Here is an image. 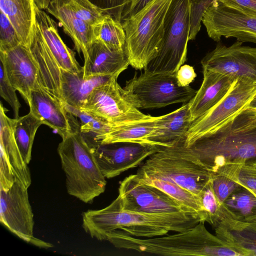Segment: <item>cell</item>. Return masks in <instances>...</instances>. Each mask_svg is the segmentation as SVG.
Instances as JSON below:
<instances>
[{"instance_id": "43", "label": "cell", "mask_w": 256, "mask_h": 256, "mask_svg": "<svg viewBox=\"0 0 256 256\" xmlns=\"http://www.w3.org/2000/svg\"><path fill=\"white\" fill-rule=\"evenodd\" d=\"M246 14L256 16V0H216Z\"/></svg>"}, {"instance_id": "21", "label": "cell", "mask_w": 256, "mask_h": 256, "mask_svg": "<svg viewBox=\"0 0 256 256\" xmlns=\"http://www.w3.org/2000/svg\"><path fill=\"white\" fill-rule=\"evenodd\" d=\"M129 65L124 50H112L94 40L84 58L82 70L86 76L120 75Z\"/></svg>"}, {"instance_id": "19", "label": "cell", "mask_w": 256, "mask_h": 256, "mask_svg": "<svg viewBox=\"0 0 256 256\" xmlns=\"http://www.w3.org/2000/svg\"><path fill=\"white\" fill-rule=\"evenodd\" d=\"M29 48L38 67L40 86L62 102L61 68L50 51L36 20Z\"/></svg>"}, {"instance_id": "31", "label": "cell", "mask_w": 256, "mask_h": 256, "mask_svg": "<svg viewBox=\"0 0 256 256\" xmlns=\"http://www.w3.org/2000/svg\"><path fill=\"white\" fill-rule=\"evenodd\" d=\"M42 122L30 112L24 116L14 118V138L25 162L28 164L32 158V151L36 134Z\"/></svg>"}, {"instance_id": "13", "label": "cell", "mask_w": 256, "mask_h": 256, "mask_svg": "<svg viewBox=\"0 0 256 256\" xmlns=\"http://www.w3.org/2000/svg\"><path fill=\"white\" fill-rule=\"evenodd\" d=\"M27 188L16 177L8 190H0V221L10 231L34 244V214Z\"/></svg>"}, {"instance_id": "37", "label": "cell", "mask_w": 256, "mask_h": 256, "mask_svg": "<svg viewBox=\"0 0 256 256\" xmlns=\"http://www.w3.org/2000/svg\"><path fill=\"white\" fill-rule=\"evenodd\" d=\"M216 0H189L190 30L188 40H194L201 28V22L207 10Z\"/></svg>"}, {"instance_id": "39", "label": "cell", "mask_w": 256, "mask_h": 256, "mask_svg": "<svg viewBox=\"0 0 256 256\" xmlns=\"http://www.w3.org/2000/svg\"><path fill=\"white\" fill-rule=\"evenodd\" d=\"M0 94L10 105L12 109L14 118L20 116L19 110L21 104L16 94V90L13 86L6 75L3 64H0Z\"/></svg>"}, {"instance_id": "12", "label": "cell", "mask_w": 256, "mask_h": 256, "mask_svg": "<svg viewBox=\"0 0 256 256\" xmlns=\"http://www.w3.org/2000/svg\"><path fill=\"white\" fill-rule=\"evenodd\" d=\"M202 22L208 36L218 42L222 37L256 44V16L246 14L215 0Z\"/></svg>"}, {"instance_id": "33", "label": "cell", "mask_w": 256, "mask_h": 256, "mask_svg": "<svg viewBox=\"0 0 256 256\" xmlns=\"http://www.w3.org/2000/svg\"><path fill=\"white\" fill-rule=\"evenodd\" d=\"M242 164H226L211 174L212 186L218 202L222 206L226 199L240 186L236 180Z\"/></svg>"}, {"instance_id": "36", "label": "cell", "mask_w": 256, "mask_h": 256, "mask_svg": "<svg viewBox=\"0 0 256 256\" xmlns=\"http://www.w3.org/2000/svg\"><path fill=\"white\" fill-rule=\"evenodd\" d=\"M68 3L78 18L92 26L100 22L105 15L88 0H68Z\"/></svg>"}, {"instance_id": "44", "label": "cell", "mask_w": 256, "mask_h": 256, "mask_svg": "<svg viewBox=\"0 0 256 256\" xmlns=\"http://www.w3.org/2000/svg\"><path fill=\"white\" fill-rule=\"evenodd\" d=\"M176 78L180 86H190L196 76L194 68L188 64H183L176 72Z\"/></svg>"}, {"instance_id": "18", "label": "cell", "mask_w": 256, "mask_h": 256, "mask_svg": "<svg viewBox=\"0 0 256 256\" xmlns=\"http://www.w3.org/2000/svg\"><path fill=\"white\" fill-rule=\"evenodd\" d=\"M202 73L201 86L188 102L192 122L202 116L223 98L236 79L206 68H202Z\"/></svg>"}, {"instance_id": "34", "label": "cell", "mask_w": 256, "mask_h": 256, "mask_svg": "<svg viewBox=\"0 0 256 256\" xmlns=\"http://www.w3.org/2000/svg\"><path fill=\"white\" fill-rule=\"evenodd\" d=\"M63 104L70 114L80 120V130L82 134H90L94 137L106 134L117 125L122 124L110 122L104 118L88 114L65 103Z\"/></svg>"}, {"instance_id": "23", "label": "cell", "mask_w": 256, "mask_h": 256, "mask_svg": "<svg viewBox=\"0 0 256 256\" xmlns=\"http://www.w3.org/2000/svg\"><path fill=\"white\" fill-rule=\"evenodd\" d=\"M188 102L174 111L160 116L158 128L148 139L151 144L172 146L185 142L192 123Z\"/></svg>"}, {"instance_id": "16", "label": "cell", "mask_w": 256, "mask_h": 256, "mask_svg": "<svg viewBox=\"0 0 256 256\" xmlns=\"http://www.w3.org/2000/svg\"><path fill=\"white\" fill-rule=\"evenodd\" d=\"M0 60L9 80L28 104L32 91L41 87L38 67L29 48L20 44L0 51Z\"/></svg>"}, {"instance_id": "40", "label": "cell", "mask_w": 256, "mask_h": 256, "mask_svg": "<svg viewBox=\"0 0 256 256\" xmlns=\"http://www.w3.org/2000/svg\"><path fill=\"white\" fill-rule=\"evenodd\" d=\"M104 14L111 16L121 22L124 10L131 0H88Z\"/></svg>"}, {"instance_id": "45", "label": "cell", "mask_w": 256, "mask_h": 256, "mask_svg": "<svg viewBox=\"0 0 256 256\" xmlns=\"http://www.w3.org/2000/svg\"><path fill=\"white\" fill-rule=\"evenodd\" d=\"M152 0H131L126 6V8H127L126 10L123 12L122 21L133 16Z\"/></svg>"}, {"instance_id": "24", "label": "cell", "mask_w": 256, "mask_h": 256, "mask_svg": "<svg viewBox=\"0 0 256 256\" xmlns=\"http://www.w3.org/2000/svg\"><path fill=\"white\" fill-rule=\"evenodd\" d=\"M35 20L46 43L56 61L63 70L76 72L82 70L75 57L74 52L62 41L55 22L34 3Z\"/></svg>"}, {"instance_id": "48", "label": "cell", "mask_w": 256, "mask_h": 256, "mask_svg": "<svg viewBox=\"0 0 256 256\" xmlns=\"http://www.w3.org/2000/svg\"><path fill=\"white\" fill-rule=\"evenodd\" d=\"M245 164L256 168V159L248 161L246 162Z\"/></svg>"}, {"instance_id": "32", "label": "cell", "mask_w": 256, "mask_h": 256, "mask_svg": "<svg viewBox=\"0 0 256 256\" xmlns=\"http://www.w3.org/2000/svg\"><path fill=\"white\" fill-rule=\"evenodd\" d=\"M94 40L110 48L124 50L126 34L121 22L105 14L102 20L93 26Z\"/></svg>"}, {"instance_id": "29", "label": "cell", "mask_w": 256, "mask_h": 256, "mask_svg": "<svg viewBox=\"0 0 256 256\" xmlns=\"http://www.w3.org/2000/svg\"><path fill=\"white\" fill-rule=\"evenodd\" d=\"M224 218L244 222H256V197L241 186L222 204Z\"/></svg>"}, {"instance_id": "17", "label": "cell", "mask_w": 256, "mask_h": 256, "mask_svg": "<svg viewBox=\"0 0 256 256\" xmlns=\"http://www.w3.org/2000/svg\"><path fill=\"white\" fill-rule=\"evenodd\" d=\"M28 104L30 112L42 124L56 131L62 139L74 131L70 120L71 114L60 100L43 88L32 91Z\"/></svg>"}, {"instance_id": "49", "label": "cell", "mask_w": 256, "mask_h": 256, "mask_svg": "<svg viewBox=\"0 0 256 256\" xmlns=\"http://www.w3.org/2000/svg\"><path fill=\"white\" fill-rule=\"evenodd\" d=\"M249 106H250V107H252L254 108H256V96L252 100V101L251 102Z\"/></svg>"}, {"instance_id": "1", "label": "cell", "mask_w": 256, "mask_h": 256, "mask_svg": "<svg viewBox=\"0 0 256 256\" xmlns=\"http://www.w3.org/2000/svg\"><path fill=\"white\" fill-rule=\"evenodd\" d=\"M246 108L187 146L211 174L225 165L256 159V118Z\"/></svg>"}, {"instance_id": "15", "label": "cell", "mask_w": 256, "mask_h": 256, "mask_svg": "<svg viewBox=\"0 0 256 256\" xmlns=\"http://www.w3.org/2000/svg\"><path fill=\"white\" fill-rule=\"evenodd\" d=\"M92 152L106 178H110L130 169L140 166L160 146L139 143H123L121 146H110L96 142L90 143Z\"/></svg>"}, {"instance_id": "22", "label": "cell", "mask_w": 256, "mask_h": 256, "mask_svg": "<svg viewBox=\"0 0 256 256\" xmlns=\"http://www.w3.org/2000/svg\"><path fill=\"white\" fill-rule=\"evenodd\" d=\"M114 76H86L82 68L76 72L61 68L60 91L62 102L80 109L92 91Z\"/></svg>"}, {"instance_id": "50", "label": "cell", "mask_w": 256, "mask_h": 256, "mask_svg": "<svg viewBox=\"0 0 256 256\" xmlns=\"http://www.w3.org/2000/svg\"></svg>"}, {"instance_id": "35", "label": "cell", "mask_w": 256, "mask_h": 256, "mask_svg": "<svg viewBox=\"0 0 256 256\" xmlns=\"http://www.w3.org/2000/svg\"><path fill=\"white\" fill-rule=\"evenodd\" d=\"M206 214V222L215 228L224 218L222 206L213 191L211 180L198 196Z\"/></svg>"}, {"instance_id": "6", "label": "cell", "mask_w": 256, "mask_h": 256, "mask_svg": "<svg viewBox=\"0 0 256 256\" xmlns=\"http://www.w3.org/2000/svg\"><path fill=\"white\" fill-rule=\"evenodd\" d=\"M172 1L153 0L122 22L126 34L124 51L130 65L136 70H144L160 50L164 18Z\"/></svg>"}, {"instance_id": "26", "label": "cell", "mask_w": 256, "mask_h": 256, "mask_svg": "<svg viewBox=\"0 0 256 256\" xmlns=\"http://www.w3.org/2000/svg\"><path fill=\"white\" fill-rule=\"evenodd\" d=\"M160 118V116H152L145 120L119 124L106 134L93 137L94 142L100 144L117 143L150 144L148 139L158 128Z\"/></svg>"}, {"instance_id": "7", "label": "cell", "mask_w": 256, "mask_h": 256, "mask_svg": "<svg viewBox=\"0 0 256 256\" xmlns=\"http://www.w3.org/2000/svg\"><path fill=\"white\" fill-rule=\"evenodd\" d=\"M118 196L125 210L160 216L190 228L202 221L198 214L162 190L142 182L135 174L120 182Z\"/></svg>"}, {"instance_id": "25", "label": "cell", "mask_w": 256, "mask_h": 256, "mask_svg": "<svg viewBox=\"0 0 256 256\" xmlns=\"http://www.w3.org/2000/svg\"><path fill=\"white\" fill-rule=\"evenodd\" d=\"M214 228L216 236L243 256H256V222L224 217Z\"/></svg>"}, {"instance_id": "41", "label": "cell", "mask_w": 256, "mask_h": 256, "mask_svg": "<svg viewBox=\"0 0 256 256\" xmlns=\"http://www.w3.org/2000/svg\"><path fill=\"white\" fill-rule=\"evenodd\" d=\"M0 190H8L16 180L15 172L4 151L0 148Z\"/></svg>"}, {"instance_id": "46", "label": "cell", "mask_w": 256, "mask_h": 256, "mask_svg": "<svg viewBox=\"0 0 256 256\" xmlns=\"http://www.w3.org/2000/svg\"><path fill=\"white\" fill-rule=\"evenodd\" d=\"M52 0H34L36 6L41 10H46Z\"/></svg>"}, {"instance_id": "30", "label": "cell", "mask_w": 256, "mask_h": 256, "mask_svg": "<svg viewBox=\"0 0 256 256\" xmlns=\"http://www.w3.org/2000/svg\"><path fill=\"white\" fill-rule=\"evenodd\" d=\"M138 178L144 183L162 190L182 206L198 214L206 222V214L199 198L192 192L167 180L148 178Z\"/></svg>"}, {"instance_id": "5", "label": "cell", "mask_w": 256, "mask_h": 256, "mask_svg": "<svg viewBox=\"0 0 256 256\" xmlns=\"http://www.w3.org/2000/svg\"><path fill=\"white\" fill-rule=\"evenodd\" d=\"M58 152L66 174V187L69 194L89 203L104 192L106 178L80 126L62 139Z\"/></svg>"}, {"instance_id": "28", "label": "cell", "mask_w": 256, "mask_h": 256, "mask_svg": "<svg viewBox=\"0 0 256 256\" xmlns=\"http://www.w3.org/2000/svg\"><path fill=\"white\" fill-rule=\"evenodd\" d=\"M0 10L11 22L22 44L29 48L35 23L34 2L32 0H0Z\"/></svg>"}, {"instance_id": "47", "label": "cell", "mask_w": 256, "mask_h": 256, "mask_svg": "<svg viewBox=\"0 0 256 256\" xmlns=\"http://www.w3.org/2000/svg\"><path fill=\"white\" fill-rule=\"evenodd\" d=\"M247 109L251 114L256 118V108H254L248 106L247 107Z\"/></svg>"}, {"instance_id": "11", "label": "cell", "mask_w": 256, "mask_h": 256, "mask_svg": "<svg viewBox=\"0 0 256 256\" xmlns=\"http://www.w3.org/2000/svg\"><path fill=\"white\" fill-rule=\"evenodd\" d=\"M119 75L96 87L80 109L116 124H127L149 119L134 106L126 96L124 88L118 82Z\"/></svg>"}, {"instance_id": "27", "label": "cell", "mask_w": 256, "mask_h": 256, "mask_svg": "<svg viewBox=\"0 0 256 256\" xmlns=\"http://www.w3.org/2000/svg\"><path fill=\"white\" fill-rule=\"evenodd\" d=\"M14 118H8L6 108L0 103V146L8 156L16 176L28 188L31 184V176L28 164L23 159L14 135Z\"/></svg>"}, {"instance_id": "42", "label": "cell", "mask_w": 256, "mask_h": 256, "mask_svg": "<svg viewBox=\"0 0 256 256\" xmlns=\"http://www.w3.org/2000/svg\"><path fill=\"white\" fill-rule=\"evenodd\" d=\"M237 182L250 191L256 197V168L245 164L239 170Z\"/></svg>"}, {"instance_id": "8", "label": "cell", "mask_w": 256, "mask_h": 256, "mask_svg": "<svg viewBox=\"0 0 256 256\" xmlns=\"http://www.w3.org/2000/svg\"><path fill=\"white\" fill-rule=\"evenodd\" d=\"M190 30L189 0H172L164 18L161 48L144 71L176 73L186 60Z\"/></svg>"}, {"instance_id": "9", "label": "cell", "mask_w": 256, "mask_h": 256, "mask_svg": "<svg viewBox=\"0 0 256 256\" xmlns=\"http://www.w3.org/2000/svg\"><path fill=\"white\" fill-rule=\"evenodd\" d=\"M124 89L127 99L138 109L158 108L177 103H186L197 92L190 86H180L176 73L145 71L127 81Z\"/></svg>"}, {"instance_id": "20", "label": "cell", "mask_w": 256, "mask_h": 256, "mask_svg": "<svg viewBox=\"0 0 256 256\" xmlns=\"http://www.w3.org/2000/svg\"><path fill=\"white\" fill-rule=\"evenodd\" d=\"M48 12L58 20L66 34L72 39L74 48L82 52L84 59L94 40L93 26L78 18L70 6L68 0H52Z\"/></svg>"}, {"instance_id": "14", "label": "cell", "mask_w": 256, "mask_h": 256, "mask_svg": "<svg viewBox=\"0 0 256 256\" xmlns=\"http://www.w3.org/2000/svg\"><path fill=\"white\" fill-rule=\"evenodd\" d=\"M242 43L236 40L228 46L218 44L201 60L202 68L256 81V47Z\"/></svg>"}, {"instance_id": "3", "label": "cell", "mask_w": 256, "mask_h": 256, "mask_svg": "<svg viewBox=\"0 0 256 256\" xmlns=\"http://www.w3.org/2000/svg\"><path fill=\"white\" fill-rule=\"evenodd\" d=\"M82 226L92 238L99 240H106L108 234L118 230L134 237L150 238L190 228L160 216L125 210L118 196L102 209L84 212Z\"/></svg>"}, {"instance_id": "38", "label": "cell", "mask_w": 256, "mask_h": 256, "mask_svg": "<svg viewBox=\"0 0 256 256\" xmlns=\"http://www.w3.org/2000/svg\"><path fill=\"white\" fill-rule=\"evenodd\" d=\"M22 44L18 36L6 16L0 10V51Z\"/></svg>"}, {"instance_id": "2", "label": "cell", "mask_w": 256, "mask_h": 256, "mask_svg": "<svg viewBox=\"0 0 256 256\" xmlns=\"http://www.w3.org/2000/svg\"><path fill=\"white\" fill-rule=\"evenodd\" d=\"M200 221L194 227L170 235L150 238L133 236L120 230L106 236L115 247L160 256H243L206 228Z\"/></svg>"}, {"instance_id": "10", "label": "cell", "mask_w": 256, "mask_h": 256, "mask_svg": "<svg viewBox=\"0 0 256 256\" xmlns=\"http://www.w3.org/2000/svg\"><path fill=\"white\" fill-rule=\"evenodd\" d=\"M256 96V81L237 78L227 94L217 104L191 124L185 142L186 146L232 119L248 106Z\"/></svg>"}, {"instance_id": "4", "label": "cell", "mask_w": 256, "mask_h": 256, "mask_svg": "<svg viewBox=\"0 0 256 256\" xmlns=\"http://www.w3.org/2000/svg\"><path fill=\"white\" fill-rule=\"evenodd\" d=\"M135 174L138 178L172 182L198 197L212 178L211 173L185 145V142L160 146L140 165Z\"/></svg>"}]
</instances>
